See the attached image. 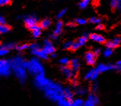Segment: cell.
Wrapping results in <instances>:
<instances>
[{
    "mask_svg": "<svg viewBox=\"0 0 121 106\" xmlns=\"http://www.w3.org/2000/svg\"><path fill=\"white\" fill-rule=\"evenodd\" d=\"M94 69H91L90 71L85 75V79H86V80H88V79H91V76H92V75H93V72H94Z\"/></svg>",
    "mask_w": 121,
    "mask_h": 106,
    "instance_id": "cell-34",
    "label": "cell"
},
{
    "mask_svg": "<svg viewBox=\"0 0 121 106\" xmlns=\"http://www.w3.org/2000/svg\"><path fill=\"white\" fill-rule=\"evenodd\" d=\"M26 69H28V71L34 75L44 73V67L37 58H33L29 61H28Z\"/></svg>",
    "mask_w": 121,
    "mask_h": 106,
    "instance_id": "cell-3",
    "label": "cell"
},
{
    "mask_svg": "<svg viewBox=\"0 0 121 106\" xmlns=\"http://www.w3.org/2000/svg\"><path fill=\"white\" fill-rule=\"evenodd\" d=\"M11 73L10 61L5 59H0V75L7 76Z\"/></svg>",
    "mask_w": 121,
    "mask_h": 106,
    "instance_id": "cell-4",
    "label": "cell"
},
{
    "mask_svg": "<svg viewBox=\"0 0 121 106\" xmlns=\"http://www.w3.org/2000/svg\"><path fill=\"white\" fill-rule=\"evenodd\" d=\"M93 54L95 55V56H98L99 54H100V53H101V50L99 48H97V49H95L93 51Z\"/></svg>",
    "mask_w": 121,
    "mask_h": 106,
    "instance_id": "cell-42",
    "label": "cell"
},
{
    "mask_svg": "<svg viewBox=\"0 0 121 106\" xmlns=\"http://www.w3.org/2000/svg\"><path fill=\"white\" fill-rule=\"evenodd\" d=\"M43 89L45 96L51 101L57 102L60 98L64 97V89L58 83H55L50 81L48 84Z\"/></svg>",
    "mask_w": 121,
    "mask_h": 106,
    "instance_id": "cell-2",
    "label": "cell"
},
{
    "mask_svg": "<svg viewBox=\"0 0 121 106\" xmlns=\"http://www.w3.org/2000/svg\"><path fill=\"white\" fill-rule=\"evenodd\" d=\"M112 41H113L114 43L117 46V48L120 47V42H121V40H120V38H117H117H115Z\"/></svg>",
    "mask_w": 121,
    "mask_h": 106,
    "instance_id": "cell-40",
    "label": "cell"
},
{
    "mask_svg": "<svg viewBox=\"0 0 121 106\" xmlns=\"http://www.w3.org/2000/svg\"><path fill=\"white\" fill-rule=\"evenodd\" d=\"M66 12V9H64V10H60V11L58 13V15H57V18H60L63 17V16L65 15Z\"/></svg>",
    "mask_w": 121,
    "mask_h": 106,
    "instance_id": "cell-38",
    "label": "cell"
},
{
    "mask_svg": "<svg viewBox=\"0 0 121 106\" xmlns=\"http://www.w3.org/2000/svg\"><path fill=\"white\" fill-rule=\"evenodd\" d=\"M9 52V50L4 48L3 46H0V56H5L7 54H8Z\"/></svg>",
    "mask_w": 121,
    "mask_h": 106,
    "instance_id": "cell-25",
    "label": "cell"
},
{
    "mask_svg": "<svg viewBox=\"0 0 121 106\" xmlns=\"http://www.w3.org/2000/svg\"><path fill=\"white\" fill-rule=\"evenodd\" d=\"M0 24H5V19L1 15H0Z\"/></svg>",
    "mask_w": 121,
    "mask_h": 106,
    "instance_id": "cell-45",
    "label": "cell"
},
{
    "mask_svg": "<svg viewBox=\"0 0 121 106\" xmlns=\"http://www.w3.org/2000/svg\"><path fill=\"white\" fill-rule=\"evenodd\" d=\"M104 26L103 24H99V25H98L97 26H96V29L97 30H103V29H104Z\"/></svg>",
    "mask_w": 121,
    "mask_h": 106,
    "instance_id": "cell-44",
    "label": "cell"
},
{
    "mask_svg": "<svg viewBox=\"0 0 121 106\" xmlns=\"http://www.w3.org/2000/svg\"><path fill=\"white\" fill-rule=\"evenodd\" d=\"M72 45V41H68V42H66L64 43V47L66 49H71Z\"/></svg>",
    "mask_w": 121,
    "mask_h": 106,
    "instance_id": "cell-37",
    "label": "cell"
},
{
    "mask_svg": "<svg viewBox=\"0 0 121 106\" xmlns=\"http://www.w3.org/2000/svg\"><path fill=\"white\" fill-rule=\"evenodd\" d=\"M42 50L48 55V54H53L54 51H55V48H54V46H53V44H52V42L50 40H45L44 41V47H43Z\"/></svg>",
    "mask_w": 121,
    "mask_h": 106,
    "instance_id": "cell-8",
    "label": "cell"
},
{
    "mask_svg": "<svg viewBox=\"0 0 121 106\" xmlns=\"http://www.w3.org/2000/svg\"><path fill=\"white\" fill-rule=\"evenodd\" d=\"M10 0H0V6H4L10 4Z\"/></svg>",
    "mask_w": 121,
    "mask_h": 106,
    "instance_id": "cell-41",
    "label": "cell"
},
{
    "mask_svg": "<svg viewBox=\"0 0 121 106\" xmlns=\"http://www.w3.org/2000/svg\"><path fill=\"white\" fill-rule=\"evenodd\" d=\"M51 56H52V57H56V54H54V53H53V54H51Z\"/></svg>",
    "mask_w": 121,
    "mask_h": 106,
    "instance_id": "cell-49",
    "label": "cell"
},
{
    "mask_svg": "<svg viewBox=\"0 0 121 106\" xmlns=\"http://www.w3.org/2000/svg\"><path fill=\"white\" fill-rule=\"evenodd\" d=\"M83 105V100L82 99H76L71 102V106H82Z\"/></svg>",
    "mask_w": 121,
    "mask_h": 106,
    "instance_id": "cell-20",
    "label": "cell"
},
{
    "mask_svg": "<svg viewBox=\"0 0 121 106\" xmlns=\"http://www.w3.org/2000/svg\"><path fill=\"white\" fill-rule=\"evenodd\" d=\"M51 23V21L48 18H45L44 20H42L40 23V27L43 29H46L48 26H50Z\"/></svg>",
    "mask_w": 121,
    "mask_h": 106,
    "instance_id": "cell-19",
    "label": "cell"
},
{
    "mask_svg": "<svg viewBox=\"0 0 121 106\" xmlns=\"http://www.w3.org/2000/svg\"><path fill=\"white\" fill-rule=\"evenodd\" d=\"M49 82L50 81L44 75V74L37 75L34 78V84L39 89H44Z\"/></svg>",
    "mask_w": 121,
    "mask_h": 106,
    "instance_id": "cell-5",
    "label": "cell"
},
{
    "mask_svg": "<svg viewBox=\"0 0 121 106\" xmlns=\"http://www.w3.org/2000/svg\"><path fill=\"white\" fill-rule=\"evenodd\" d=\"M16 48H17V49H18V51H24L26 49H28L29 48V46L27 45V44H23V45L17 46Z\"/></svg>",
    "mask_w": 121,
    "mask_h": 106,
    "instance_id": "cell-32",
    "label": "cell"
},
{
    "mask_svg": "<svg viewBox=\"0 0 121 106\" xmlns=\"http://www.w3.org/2000/svg\"><path fill=\"white\" fill-rule=\"evenodd\" d=\"M99 104V100L98 97L94 94H91L88 96V100L84 103V106H97Z\"/></svg>",
    "mask_w": 121,
    "mask_h": 106,
    "instance_id": "cell-7",
    "label": "cell"
},
{
    "mask_svg": "<svg viewBox=\"0 0 121 106\" xmlns=\"http://www.w3.org/2000/svg\"><path fill=\"white\" fill-rule=\"evenodd\" d=\"M80 46V45L79 44V42H77V41H75V42H72V47H71V49L72 50H77V49H78Z\"/></svg>",
    "mask_w": 121,
    "mask_h": 106,
    "instance_id": "cell-30",
    "label": "cell"
},
{
    "mask_svg": "<svg viewBox=\"0 0 121 106\" xmlns=\"http://www.w3.org/2000/svg\"><path fill=\"white\" fill-rule=\"evenodd\" d=\"M32 34L35 38L38 37L41 34V27L40 26H38V27H37L36 29H33L32 30Z\"/></svg>",
    "mask_w": 121,
    "mask_h": 106,
    "instance_id": "cell-22",
    "label": "cell"
},
{
    "mask_svg": "<svg viewBox=\"0 0 121 106\" xmlns=\"http://www.w3.org/2000/svg\"><path fill=\"white\" fill-rule=\"evenodd\" d=\"M72 83H73L74 86L77 84V80H76L75 78H72Z\"/></svg>",
    "mask_w": 121,
    "mask_h": 106,
    "instance_id": "cell-46",
    "label": "cell"
},
{
    "mask_svg": "<svg viewBox=\"0 0 121 106\" xmlns=\"http://www.w3.org/2000/svg\"><path fill=\"white\" fill-rule=\"evenodd\" d=\"M99 72L96 70V69L94 70V72H93V75H92V76H91V80H95L96 78H97V76H98V75H99Z\"/></svg>",
    "mask_w": 121,
    "mask_h": 106,
    "instance_id": "cell-39",
    "label": "cell"
},
{
    "mask_svg": "<svg viewBox=\"0 0 121 106\" xmlns=\"http://www.w3.org/2000/svg\"><path fill=\"white\" fill-rule=\"evenodd\" d=\"M62 27H63V23L61 21H58L56 25V27H55V29L53 32V34L57 35L58 36V35L61 32Z\"/></svg>",
    "mask_w": 121,
    "mask_h": 106,
    "instance_id": "cell-17",
    "label": "cell"
},
{
    "mask_svg": "<svg viewBox=\"0 0 121 106\" xmlns=\"http://www.w3.org/2000/svg\"><path fill=\"white\" fill-rule=\"evenodd\" d=\"M76 23L80 25H83L87 23V21L83 18H77V19H76Z\"/></svg>",
    "mask_w": 121,
    "mask_h": 106,
    "instance_id": "cell-35",
    "label": "cell"
},
{
    "mask_svg": "<svg viewBox=\"0 0 121 106\" xmlns=\"http://www.w3.org/2000/svg\"><path fill=\"white\" fill-rule=\"evenodd\" d=\"M32 53H33V54H34L38 58L42 59H48V54L41 48L39 50H37V51H32Z\"/></svg>",
    "mask_w": 121,
    "mask_h": 106,
    "instance_id": "cell-13",
    "label": "cell"
},
{
    "mask_svg": "<svg viewBox=\"0 0 121 106\" xmlns=\"http://www.w3.org/2000/svg\"><path fill=\"white\" fill-rule=\"evenodd\" d=\"M88 39V35L87 34H84L82 35V36L81 37H80L77 41L79 42V44L80 45V46H82L84 45V44H85L86 42H87Z\"/></svg>",
    "mask_w": 121,
    "mask_h": 106,
    "instance_id": "cell-18",
    "label": "cell"
},
{
    "mask_svg": "<svg viewBox=\"0 0 121 106\" xmlns=\"http://www.w3.org/2000/svg\"><path fill=\"white\" fill-rule=\"evenodd\" d=\"M85 59L87 64L89 65H94L96 63V56H95L93 51H88L86 53Z\"/></svg>",
    "mask_w": 121,
    "mask_h": 106,
    "instance_id": "cell-9",
    "label": "cell"
},
{
    "mask_svg": "<svg viewBox=\"0 0 121 106\" xmlns=\"http://www.w3.org/2000/svg\"><path fill=\"white\" fill-rule=\"evenodd\" d=\"M112 52H113V51H112V50H111L110 48H107V49H106L104 51V54L105 56L108 57L112 54Z\"/></svg>",
    "mask_w": 121,
    "mask_h": 106,
    "instance_id": "cell-36",
    "label": "cell"
},
{
    "mask_svg": "<svg viewBox=\"0 0 121 106\" xmlns=\"http://www.w3.org/2000/svg\"><path fill=\"white\" fill-rule=\"evenodd\" d=\"M61 72L64 74V75L67 78H72L74 76V72L71 69V67H68L66 66H62L61 68Z\"/></svg>",
    "mask_w": 121,
    "mask_h": 106,
    "instance_id": "cell-11",
    "label": "cell"
},
{
    "mask_svg": "<svg viewBox=\"0 0 121 106\" xmlns=\"http://www.w3.org/2000/svg\"><path fill=\"white\" fill-rule=\"evenodd\" d=\"M89 3V0H82V1L80 2L79 6L82 8V9H85L87 7V6L88 5Z\"/></svg>",
    "mask_w": 121,
    "mask_h": 106,
    "instance_id": "cell-27",
    "label": "cell"
},
{
    "mask_svg": "<svg viewBox=\"0 0 121 106\" xmlns=\"http://www.w3.org/2000/svg\"><path fill=\"white\" fill-rule=\"evenodd\" d=\"M116 65H121V61H118L116 64Z\"/></svg>",
    "mask_w": 121,
    "mask_h": 106,
    "instance_id": "cell-48",
    "label": "cell"
},
{
    "mask_svg": "<svg viewBox=\"0 0 121 106\" xmlns=\"http://www.w3.org/2000/svg\"><path fill=\"white\" fill-rule=\"evenodd\" d=\"M70 67L71 69L73 70L74 73H77V71L79 70V68H80V64H79V61L78 59H74L72 60L71 61V65H70Z\"/></svg>",
    "mask_w": 121,
    "mask_h": 106,
    "instance_id": "cell-14",
    "label": "cell"
},
{
    "mask_svg": "<svg viewBox=\"0 0 121 106\" xmlns=\"http://www.w3.org/2000/svg\"><path fill=\"white\" fill-rule=\"evenodd\" d=\"M10 31L9 26L5 25V24H0V33L1 34H4Z\"/></svg>",
    "mask_w": 121,
    "mask_h": 106,
    "instance_id": "cell-21",
    "label": "cell"
},
{
    "mask_svg": "<svg viewBox=\"0 0 121 106\" xmlns=\"http://www.w3.org/2000/svg\"><path fill=\"white\" fill-rule=\"evenodd\" d=\"M106 46L107 47V48H110V49H114V48H117V46L114 43V42L112 40H109L106 42Z\"/></svg>",
    "mask_w": 121,
    "mask_h": 106,
    "instance_id": "cell-23",
    "label": "cell"
},
{
    "mask_svg": "<svg viewBox=\"0 0 121 106\" xmlns=\"http://www.w3.org/2000/svg\"><path fill=\"white\" fill-rule=\"evenodd\" d=\"M89 37L93 41L101 43V44H104L107 42V40H105V38L103 36H101V35H100V34H96V33H93V34H90Z\"/></svg>",
    "mask_w": 121,
    "mask_h": 106,
    "instance_id": "cell-10",
    "label": "cell"
},
{
    "mask_svg": "<svg viewBox=\"0 0 121 106\" xmlns=\"http://www.w3.org/2000/svg\"><path fill=\"white\" fill-rule=\"evenodd\" d=\"M92 91L93 92H96V90H97V89H98V85H97V83H93V86H92Z\"/></svg>",
    "mask_w": 121,
    "mask_h": 106,
    "instance_id": "cell-43",
    "label": "cell"
},
{
    "mask_svg": "<svg viewBox=\"0 0 121 106\" xmlns=\"http://www.w3.org/2000/svg\"><path fill=\"white\" fill-rule=\"evenodd\" d=\"M24 22L27 27L31 30L36 29L39 26L37 25V18L34 15L26 17L24 18Z\"/></svg>",
    "mask_w": 121,
    "mask_h": 106,
    "instance_id": "cell-6",
    "label": "cell"
},
{
    "mask_svg": "<svg viewBox=\"0 0 121 106\" xmlns=\"http://www.w3.org/2000/svg\"><path fill=\"white\" fill-rule=\"evenodd\" d=\"M51 38L52 39H56L57 38V35H55V34L51 35Z\"/></svg>",
    "mask_w": 121,
    "mask_h": 106,
    "instance_id": "cell-47",
    "label": "cell"
},
{
    "mask_svg": "<svg viewBox=\"0 0 121 106\" xmlns=\"http://www.w3.org/2000/svg\"><path fill=\"white\" fill-rule=\"evenodd\" d=\"M89 21L92 23H99L101 22V19L97 18H96V17H92L89 19Z\"/></svg>",
    "mask_w": 121,
    "mask_h": 106,
    "instance_id": "cell-31",
    "label": "cell"
},
{
    "mask_svg": "<svg viewBox=\"0 0 121 106\" xmlns=\"http://www.w3.org/2000/svg\"><path fill=\"white\" fill-rule=\"evenodd\" d=\"M116 69V65H103L101 64L98 66L96 70L99 72V73H103L104 71H107V70H109V69Z\"/></svg>",
    "mask_w": 121,
    "mask_h": 106,
    "instance_id": "cell-12",
    "label": "cell"
},
{
    "mask_svg": "<svg viewBox=\"0 0 121 106\" xmlns=\"http://www.w3.org/2000/svg\"><path fill=\"white\" fill-rule=\"evenodd\" d=\"M29 48L31 50V51H37V50H39V49L41 48L40 46L39 45L38 43H33V44H31V46H29Z\"/></svg>",
    "mask_w": 121,
    "mask_h": 106,
    "instance_id": "cell-26",
    "label": "cell"
},
{
    "mask_svg": "<svg viewBox=\"0 0 121 106\" xmlns=\"http://www.w3.org/2000/svg\"><path fill=\"white\" fill-rule=\"evenodd\" d=\"M76 93L80 96L84 95L86 93V89H84V88H80V89H78L76 91Z\"/></svg>",
    "mask_w": 121,
    "mask_h": 106,
    "instance_id": "cell-33",
    "label": "cell"
},
{
    "mask_svg": "<svg viewBox=\"0 0 121 106\" xmlns=\"http://www.w3.org/2000/svg\"><path fill=\"white\" fill-rule=\"evenodd\" d=\"M117 0H111L110 7H111L112 12L114 13L115 11V10L117 9Z\"/></svg>",
    "mask_w": 121,
    "mask_h": 106,
    "instance_id": "cell-24",
    "label": "cell"
},
{
    "mask_svg": "<svg viewBox=\"0 0 121 106\" xmlns=\"http://www.w3.org/2000/svg\"><path fill=\"white\" fill-rule=\"evenodd\" d=\"M117 2H121V0H117Z\"/></svg>",
    "mask_w": 121,
    "mask_h": 106,
    "instance_id": "cell-50",
    "label": "cell"
},
{
    "mask_svg": "<svg viewBox=\"0 0 121 106\" xmlns=\"http://www.w3.org/2000/svg\"><path fill=\"white\" fill-rule=\"evenodd\" d=\"M59 62L62 65V66H67L69 63V61L67 58H62L60 59Z\"/></svg>",
    "mask_w": 121,
    "mask_h": 106,
    "instance_id": "cell-29",
    "label": "cell"
},
{
    "mask_svg": "<svg viewBox=\"0 0 121 106\" xmlns=\"http://www.w3.org/2000/svg\"><path fill=\"white\" fill-rule=\"evenodd\" d=\"M64 97L69 101H71L73 99V97H74V94L70 90L69 88H66L65 89H64Z\"/></svg>",
    "mask_w": 121,
    "mask_h": 106,
    "instance_id": "cell-15",
    "label": "cell"
},
{
    "mask_svg": "<svg viewBox=\"0 0 121 106\" xmlns=\"http://www.w3.org/2000/svg\"><path fill=\"white\" fill-rule=\"evenodd\" d=\"M11 69L13 70L15 75L21 83H23L26 79V69L28 61H25L23 57L18 56L11 59L10 61Z\"/></svg>",
    "mask_w": 121,
    "mask_h": 106,
    "instance_id": "cell-1",
    "label": "cell"
},
{
    "mask_svg": "<svg viewBox=\"0 0 121 106\" xmlns=\"http://www.w3.org/2000/svg\"><path fill=\"white\" fill-rule=\"evenodd\" d=\"M56 102L58 106H71V102L69 100H66L65 97L60 98Z\"/></svg>",
    "mask_w": 121,
    "mask_h": 106,
    "instance_id": "cell-16",
    "label": "cell"
},
{
    "mask_svg": "<svg viewBox=\"0 0 121 106\" xmlns=\"http://www.w3.org/2000/svg\"><path fill=\"white\" fill-rule=\"evenodd\" d=\"M2 46H3L4 48L8 49V50H10L12 48H13L15 47V43L13 42H10V43H5L4 45H2Z\"/></svg>",
    "mask_w": 121,
    "mask_h": 106,
    "instance_id": "cell-28",
    "label": "cell"
}]
</instances>
